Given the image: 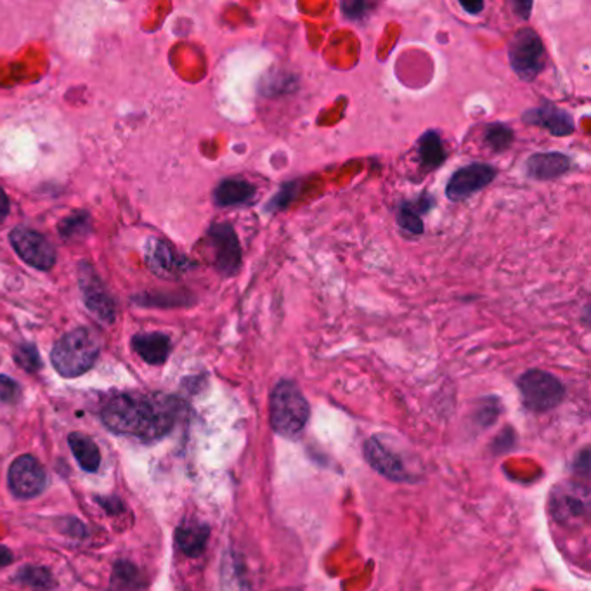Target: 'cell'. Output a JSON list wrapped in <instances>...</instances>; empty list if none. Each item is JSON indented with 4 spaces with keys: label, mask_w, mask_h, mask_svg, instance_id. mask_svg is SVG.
<instances>
[{
    "label": "cell",
    "mask_w": 591,
    "mask_h": 591,
    "mask_svg": "<svg viewBox=\"0 0 591 591\" xmlns=\"http://www.w3.org/2000/svg\"><path fill=\"white\" fill-rule=\"evenodd\" d=\"M514 9H516V14L518 18L522 20H529L531 16V11H533V2H514Z\"/></svg>",
    "instance_id": "cell-32"
},
{
    "label": "cell",
    "mask_w": 591,
    "mask_h": 591,
    "mask_svg": "<svg viewBox=\"0 0 591 591\" xmlns=\"http://www.w3.org/2000/svg\"><path fill=\"white\" fill-rule=\"evenodd\" d=\"M447 158L444 149L443 137L437 130H427L419 139V167L425 173L434 172L443 167Z\"/></svg>",
    "instance_id": "cell-19"
},
{
    "label": "cell",
    "mask_w": 591,
    "mask_h": 591,
    "mask_svg": "<svg viewBox=\"0 0 591 591\" xmlns=\"http://www.w3.org/2000/svg\"><path fill=\"white\" fill-rule=\"evenodd\" d=\"M145 259L149 271L160 278H177L190 269V260L179 255L169 243L163 240H149L146 243Z\"/></svg>",
    "instance_id": "cell-14"
},
{
    "label": "cell",
    "mask_w": 591,
    "mask_h": 591,
    "mask_svg": "<svg viewBox=\"0 0 591 591\" xmlns=\"http://www.w3.org/2000/svg\"><path fill=\"white\" fill-rule=\"evenodd\" d=\"M508 61L520 80L534 82L546 66V50L536 30L525 26L508 42Z\"/></svg>",
    "instance_id": "cell-4"
},
{
    "label": "cell",
    "mask_w": 591,
    "mask_h": 591,
    "mask_svg": "<svg viewBox=\"0 0 591 591\" xmlns=\"http://www.w3.org/2000/svg\"><path fill=\"white\" fill-rule=\"evenodd\" d=\"M434 205V199L423 193L419 199H408L402 201L397 208V225L413 236L423 234V222L421 216L427 214Z\"/></svg>",
    "instance_id": "cell-18"
},
{
    "label": "cell",
    "mask_w": 591,
    "mask_h": 591,
    "mask_svg": "<svg viewBox=\"0 0 591 591\" xmlns=\"http://www.w3.org/2000/svg\"><path fill=\"white\" fill-rule=\"evenodd\" d=\"M207 238L214 250L216 269L225 278H231L240 271L243 262V251L233 224L214 222L207 233Z\"/></svg>",
    "instance_id": "cell-6"
},
{
    "label": "cell",
    "mask_w": 591,
    "mask_h": 591,
    "mask_svg": "<svg viewBox=\"0 0 591 591\" xmlns=\"http://www.w3.org/2000/svg\"><path fill=\"white\" fill-rule=\"evenodd\" d=\"M171 339L163 333H139L132 339V347L148 365L160 366L169 359Z\"/></svg>",
    "instance_id": "cell-17"
},
{
    "label": "cell",
    "mask_w": 591,
    "mask_h": 591,
    "mask_svg": "<svg viewBox=\"0 0 591 591\" xmlns=\"http://www.w3.org/2000/svg\"><path fill=\"white\" fill-rule=\"evenodd\" d=\"M311 417V408L300 387L292 380H281L271 393V427L285 439H296Z\"/></svg>",
    "instance_id": "cell-2"
},
{
    "label": "cell",
    "mask_w": 591,
    "mask_h": 591,
    "mask_svg": "<svg viewBox=\"0 0 591 591\" xmlns=\"http://www.w3.org/2000/svg\"><path fill=\"white\" fill-rule=\"evenodd\" d=\"M13 559H14L13 557V551L9 548H5V546L0 544V567L13 564Z\"/></svg>",
    "instance_id": "cell-35"
},
{
    "label": "cell",
    "mask_w": 591,
    "mask_h": 591,
    "mask_svg": "<svg viewBox=\"0 0 591 591\" xmlns=\"http://www.w3.org/2000/svg\"><path fill=\"white\" fill-rule=\"evenodd\" d=\"M522 122L544 128L555 137H567L576 132V124H574L572 115L564 108H559L557 104H553L550 101H542L540 106L529 108L522 115Z\"/></svg>",
    "instance_id": "cell-13"
},
{
    "label": "cell",
    "mask_w": 591,
    "mask_h": 591,
    "mask_svg": "<svg viewBox=\"0 0 591 591\" xmlns=\"http://www.w3.org/2000/svg\"><path fill=\"white\" fill-rule=\"evenodd\" d=\"M278 591H302V590H298V588H281V590H278Z\"/></svg>",
    "instance_id": "cell-36"
},
{
    "label": "cell",
    "mask_w": 591,
    "mask_h": 591,
    "mask_svg": "<svg viewBox=\"0 0 591 591\" xmlns=\"http://www.w3.org/2000/svg\"><path fill=\"white\" fill-rule=\"evenodd\" d=\"M570 171V158L560 151L534 153L525 162V173L534 181H553Z\"/></svg>",
    "instance_id": "cell-15"
},
{
    "label": "cell",
    "mask_w": 591,
    "mask_h": 591,
    "mask_svg": "<svg viewBox=\"0 0 591 591\" xmlns=\"http://www.w3.org/2000/svg\"><path fill=\"white\" fill-rule=\"evenodd\" d=\"M66 533L70 536H78V538H84L87 534V529L84 527V524H80L76 518H68V529Z\"/></svg>",
    "instance_id": "cell-31"
},
{
    "label": "cell",
    "mask_w": 591,
    "mask_h": 591,
    "mask_svg": "<svg viewBox=\"0 0 591 591\" xmlns=\"http://www.w3.org/2000/svg\"><path fill=\"white\" fill-rule=\"evenodd\" d=\"M16 579L35 591H49L56 587V579L46 567H23L18 572Z\"/></svg>",
    "instance_id": "cell-24"
},
{
    "label": "cell",
    "mask_w": 591,
    "mask_h": 591,
    "mask_svg": "<svg viewBox=\"0 0 591 591\" xmlns=\"http://www.w3.org/2000/svg\"><path fill=\"white\" fill-rule=\"evenodd\" d=\"M514 139H516V134L510 125L496 122V124L488 125L484 130V145L496 154L510 148Z\"/></svg>",
    "instance_id": "cell-22"
},
{
    "label": "cell",
    "mask_w": 591,
    "mask_h": 591,
    "mask_svg": "<svg viewBox=\"0 0 591 591\" xmlns=\"http://www.w3.org/2000/svg\"><path fill=\"white\" fill-rule=\"evenodd\" d=\"M14 361L23 370L31 371V373H35V371L42 368V359H40V354H39V350H37L35 345L23 344L16 347V350H14Z\"/></svg>",
    "instance_id": "cell-26"
},
{
    "label": "cell",
    "mask_w": 591,
    "mask_h": 591,
    "mask_svg": "<svg viewBox=\"0 0 591 591\" xmlns=\"http://www.w3.org/2000/svg\"><path fill=\"white\" fill-rule=\"evenodd\" d=\"M257 198V188L242 177L222 179L214 191V199L219 207H247Z\"/></svg>",
    "instance_id": "cell-16"
},
{
    "label": "cell",
    "mask_w": 591,
    "mask_h": 591,
    "mask_svg": "<svg viewBox=\"0 0 591 591\" xmlns=\"http://www.w3.org/2000/svg\"><path fill=\"white\" fill-rule=\"evenodd\" d=\"M182 404L165 395H115L101 411L102 423L122 436L154 441L167 436Z\"/></svg>",
    "instance_id": "cell-1"
},
{
    "label": "cell",
    "mask_w": 591,
    "mask_h": 591,
    "mask_svg": "<svg viewBox=\"0 0 591 591\" xmlns=\"http://www.w3.org/2000/svg\"><path fill=\"white\" fill-rule=\"evenodd\" d=\"M78 285L82 290V296L85 307L98 318V320L111 324L117 318V302L110 296L108 288L104 287L98 272L89 262H82L78 269Z\"/></svg>",
    "instance_id": "cell-7"
},
{
    "label": "cell",
    "mask_w": 591,
    "mask_h": 591,
    "mask_svg": "<svg viewBox=\"0 0 591 591\" xmlns=\"http://www.w3.org/2000/svg\"><path fill=\"white\" fill-rule=\"evenodd\" d=\"M208 538H210V529L208 525L205 524H198V522H193V524H184L177 529L175 533V542L179 546V550L188 555V557H199L205 548H207V542H208Z\"/></svg>",
    "instance_id": "cell-20"
},
{
    "label": "cell",
    "mask_w": 591,
    "mask_h": 591,
    "mask_svg": "<svg viewBox=\"0 0 591 591\" xmlns=\"http://www.w3.org/2000/svg\"><path fill=\"white\" fill-rule=\"evenodd\" d=\"M365 458L378 473L393 481H411V473L406 468L402 456L380 437H371L365 444Z\"/></svg>",
    "instance_id": "cell-12"
},
{
    "label": "cell",
    "mask_w": 591,
    "mask_h": 591,
    "mask_svg": "<svg viewBox=\"0 0 591 591\" xmlns=\"http://www.w3.org/2000/svg\"><path fill=\"white\" fill-rule=\"evenodd\" d=\"M68 444L74 451L75 460L85 472H98L101 465V451L98 444L82 432H74L68 437Z\"/></svg>",
    "instance_id": "cell-21"
},
{
    "label": "cell",
    "mask_w": 591,
    "mask_h": 591,
    "mask_svg": "<svg viewBox=\"0 0 591 591\" xmlns=\"http://www.w3.org/2000/svg\"><path fill=\"white\" fill-rule=\"evenodd\" d=\"M9 240L16 253L20 255V259L25 260L28 266L40 271H49L54 268L56 251L50 245L49 240L40 233L20 225L11 231Z\"/></svg>",
    "instance_id": "cell-8"
},
{
    "label": "cell",
    "mask_w": 591,
    "mask_h": 591,
    "mask_svg": "<svg viewBox=\"0 0 591 591\" xmlns=\"http://www.w3.org/2000/svg\"><path fill=\"white\" fill-rule=\"evenodd\" d=\"M113 579L115 583H120L122 587H139V572L137 569L128 562H119L113 569Z\"/></svg>",
    "instance_id": "cell-27"
},
{
    "label": "cell",
    "mask_w": 591,
    "mask_h": 591,
    "mask_svg": "<svg viewBox=\"0 0 591 591\" xmlns=\"http://www.w3.org/2000/svg\"><path fill=\"white\" fill-rule=\"evenodd\" d=\"M7 216H9V198L0 188V224L7 219Z\"/></svg>",
    "instance_id": "cell-34"
},
{
    "label": "cell",
    "mask_w": 591,
    "mask_h": 591,
    "mask_svg": "<svg viewBox=\"0 0 591 591\" xmlns=\"http://www.w3.org/2000/svg\"><path fill=\"white\" fill-rule=\"evenodd\" d=\"M7 482L11 493L16 498L30 499L44 493L48 486V475L37 458L31 454H22L11 463Z\"/></svg>",
    "instance_id": "cell-9"
},
{
    "label": "cell",
    "mask_w": 591,
    "mask_h": 591,
    "mask_svg": "<svg viewBox=\"0 0 591 591\" xmlns=\"http://www.w3.org/2000/svg\"><path fill=\"white\" fill-rule=\"evenodd\" d=\"M98 503L110 514V516H119L124 512V503L117 496H108V498H98Z\"/></svg>",
    "instance_id": "cell-30"
},
{
    "label": "cell",
    "mask_w": 591,
    "mask_h": 591,
    "mask_svg": "<svg viewBox=\"0 0 591 591\" xmlns=\"http://www.w3.org/2000/svg\"><path fill=\"white\" fill-rule=\"evenodd\" d=\"M498 175V171L490 163L475 162L458 169L449 177L445 186V197L451 201H465L475 193L486 190Z\"/></svg>",
    "instance_id": "cell-10"
},
{
    "label": "cell",
    "mask_w": 591,
    "mask_h": 591,
    "mask_svg": "<svg viewBox=\"0 0 591 591\" xmlns=\"http://www.w3.org/2000/svg\"><path fill=\"white\" fill-rule=\"evenodd\" d=\"M99 356V342L89 328H76L63 335L50 352L54 370L65 378H75L91 370Z\"/></svg>",
    "instance_id": "cell-3"
},
{
    "label": "cell",
    "mask_w": 591,
    "mask_h": 591,
    "mask_svg": "<svg viewBox=\"0 0 591 591\" xmlns=\"http://www.w3.org/2000/svg\"><path fill=\"white\" fill-rule=\"evenodd\" d=\"M22 394L20 385L7 375H0V401L14 402Z\"/></svg>",
    "instance_id": "cell-29"
},
{
    "label": "cell",
    "mask_w": 591,
    "mask_h": 591,
    "mask_svg": "<svg viewBox=\"0 0 591 591\" xmlns=\"http://www.w3.org/2000/svg\"><path fill=\"white\" fill-rule=\"evenodd\" d=\"M460 5L472 16L481 14L482 9H484V2H481V0H477V2H460Z\"/></svg>",
    "instance_id": "cell-33"
},
{
    "label": "cell",
    "mask_w": 591,
    "mask_h": 591,
    "mask_svg": "<svg viewBox=\"0 0 591 591\" xmlns=\"http://www.w3.org/2000/svg\"><path fill=\"white\" fill-rule=\"evenodd\" d=\"M57 229H59L61 238L66 240V242L85 238L91 231V217H89L87 212L76 210L72 216H68L66 219L59 222Z\"/></svg>",
    "instance_id": "cell-23"
},
{
    "label": "cell",
    "mask_w": 591,
    "mask_h": 591,
    "mask_svg": "<svg viewBox=\"0 0 591 591\" xmlns=\"http://www.w3.org/2000/svg\"><path fill=\"white\" fill-rule=\"evenodd\" d=\"M517 387L524 406L534 413H544L557 408L566 397L562 382L546 371H525L518 378Z\"/></svg>",
    "instance_id": "cell-5"
},
{
    "label": "cell",
    "mask_w": 591,
    "mask_h": 591,
    "mask_svg": "<svg viewBox=\"0 0 591 591\" xmlns=\"http://www.w3.org/2000/svg\"><path fill=\"white\" fill-rule=\"evenodd\" d=\"M588 490L574 482L559 486L550 499L551 516L566 525L585 522L588 517Z\"/></svg>",
    "instance_id": "cell-11"
},
{
    "label": "cell",
    "mask_w": 591,
    "mask_h": 591,
    "mask_svg": "<svg viewBox=\"0 0 591 591\" xmlns=\"http://www.w3.org/2000/svg\"><path fill=\"white\" fill-rule=\"evenodd\" d=\"M340 9L344 13L345 20L348 22H361L363 18H366L370 14L371 4L363 2V0H347L340 4Z\"/></svg>",
    "instance_id": "cell-28"
},
{
    "label": "cell",
    "mask_w": 591,
    "mask_h": 591,
    "mask_svg": "<svg viewBox=\"0 0 591 591\" xmlns=\"http://www.w3.org/2000/svg\"><path fill=\"white\" fill-rule=\"evenodd\" d=\"M300 190H302L300 179L285 182L281 186V190L266 203V212L268 214H278V212L287 210L296 201L298 195H300Z\"/></svg>",
    "instance_id": "cell-25"
}]
</instances>
